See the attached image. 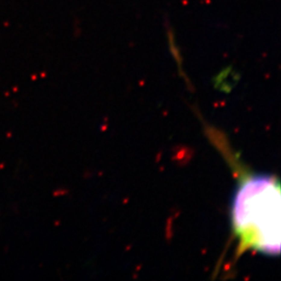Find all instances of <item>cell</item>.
<instances>
[{"label":"cell","instance_id":"1","mask_svg":"<svg viewBox=\"0 0 281 281\" xmlns=\"http://www.w3.org/2000/svg\"><path fill=\"white\" fill-rule=\"evenodd\" d=\"M280 198L279 181L273 175L256 174L239 183L231 202V223L243 247L279 255Z\"/></svg>","mask_w":281,"mask_h":281}]
</instances>
